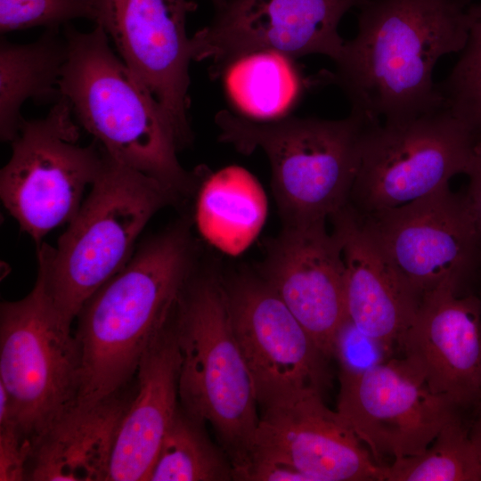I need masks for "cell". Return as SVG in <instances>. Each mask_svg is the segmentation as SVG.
I'll return each mask as SVG.
<instances>
[{"mask_svg": "<svg viewBox=\"0 0 481 481\" xmlns=\"http://www.w3.org/2000/svg\"><path fill=\"white\" fill-rule=\"evenodd\" d=\"M473 0H367L358 31L345 40L334 72L351 111L370 123L402 119L442 106L432 76L437 61L466 43Z\"/></svg>", "mask_w": 481, "mask_h": 481, "instance_id": "1", "label": "cell"}, {"mask_svg": "<svg viewBox=\"0 0 481 481\" xmlns=\"http://www.w3.org/2000/svg\"><path fill=\"white\" fill-rule=\"evenodd\" d=\"M194 264L189 227L178 224L143 242L85 303L74 333L81 360L77 404H94L134 382L143 352L169 320Z\"/></svg>", "mask_w": 481, "mask_h": 481, "instance_id": "2", "label": "cell"}, {"mask_svg": "<svg viewBox=\"0 0 481 481\" xmlns=\"http://www.w3.org/2000/svg\"><path fill=\"white\" fill-rule=\"evenodd\" d=\"M68 57L59 81L73 117L114 159L158 181L179 201L197 191L204 167L180 164L183 145L151 94L110 45L100 25L63 27Z\"/></svg>", "mask_w": 481, "mask_h": 481, "instance_id": "3", "label": "cell"}, {"mask_svg": "<svg viewBox=\"0 0 481 481\" xmlns=\"http://www.w3.org/2000/svg\"><path fill=\"white\" fill-rule=\"evenodd\" d=\"M173 322L181 356V406L213 427L232 464L233 479L242 480L260 418L225 285L216 276H196L193 272L179 296Z\"/></svg>", "mask_w": 481, "mask_h": 481, "instance_id": "4", "label": "cell"}, {"mask_svg": "<svg viewBox=\"0 0 481 481\" xmlns=\"http://www.w3.org/2000/svg\"><path fill=\"white\" fill-rule=\"evenodd\" d=\"M177 201L158 181L103 150L100 174L57 246H38L37 279L68 322L126 265L151 218Z\"/></svg>", "mask_w": 481, "mask_h": 481, "instance_id": "5", "label": "cell"}, {"mask_svg": "<svg viewBox=\"0 0 481 481\" xmlns=\"http://www.w3.org/2000/svg\"><path fill=\"white\" fill-rule=\"evenodd\" d=\"M215 122L219 141L239 152L267 156L272 187L284 224L331 217L349 203L361 142L370 122L350 111L342 119L286 116L257 121L227 110Z\"/></svg>", "mask_w": 481, "mask_h": 481, "instance_id": "6", "label": "cell"}, {"mask_svg": "<svg viewBox=\"0 0 481 481\" xmlns=\"http://www.w3.org/2000/svg\"><path fill=\"white\" fill-rule=\"evenodd\" d=\"M477 136L441 106L370 123L361 142L349 205L367 215L419 200L466 174Z\"/></svg>", "mask_w": 481, "mask_h": 481, "instance_id": "7", "label": "cell"}, {"mask_svg": "<svg viewBox=\"0 0 481 481\" xmlns=\"http://www.w3.org/2000/svg\"><path fill=\"white\" fill-rule=\"evenodd\" d=\"M0 385L12 417L32 443L77 404L81 360L71 323L37 278L23 298L0 306Z\"/></svg>", "mask_w": 481, "mask_h": 481, "instance_id": "8", "label": "cell"}, {"mask_svg": "<svg viewBox=\"0 0 481 481\" xmlns=\"http://www.w3.org/2000/svg\"><path fill=\"white\" fill-rule=\"evenodd\" d=\"M61 96L45 118L24 120L0 172V196L20 229L36 242L77 213L84 191L103 163L98 143L77 144L78 126Z\"/></svg>", "mask_w": 481, "mask_h": 481, "instance_id": "9", "label": "cell"}, {"mask_svg": "<svg viewBox=\"0 0 481 481\" xmlns=\"http://www.w3.org/2000/svg\"><path fill=\"white\" fill-rule=\"evenodd\" d=\"M357 214L420 300L441 287L463 290L481 259L466 193L450 184L399 207Z\"/></svg>", "mask_w": 481, "mask_h": 481, "instance_id": "10", "label": "cell"}, {"mask_svg": "<svg viewBox=\"0 0 481 481\" xmlns=\"http://www.w3.org/2000/svg\"><path fill=\"white\" fill-rule=\"evenodd\" d=\"M337 412L379 465L421 453L462 412L431 389L406 355L360 371L340 370Z\"/></svg>", "mask_w": 481, "mask_h": 481, "instance_id": "11", "label": "cell"}, {"mask_svg": "<svg viewBox=\"0 0 481 481\" xmlns=\"http://www.w3.org/2000/svg\"><path fill=\"white\" fill-rule=\"evenodd\" d=\"M366 1L227 0L190 38L192 59L211 61V77L230 61L261 50L294 60L322 54L334 61L345 42L338 33L341 19Z\"/></svg>", "mask_w": 481, "mask_h": 481, "instance_id": "12", "label": "cell"}, {"mask_svg": "<svg viewBox=\"0 0 481 481\" xmlns=\"http://www.w3.org/2000/svg\"><path fill=\"white\" fill-rule=\"evenodd\" d=\"M192 0H98L95 25L115 45L138 82L151 94L187 147L191 55L186 32Z\"/></svg>", "mask_w": 481, "mask_h": 481, "instance_id": "13", "label": "cell"}, {"mask_svg": "<svg viewBox=\"0 0 481 481\" xmlns=\"http://www.w3.org/2000/svg\"><path fill=\"white\" fill-rule=\"evenodd\" d=\"M238 344L262 408L306 390L322 389L328 358L262 278L243 276L226 287Z\"/></svg>", "mask_w": 481, "mask_h": 481, "instance_id": "14", "label": "cell"}, {"mask_svg": "<svg viewBox=\"0 0 481 481\" xmlns=\"http://www.w3.org/2000/svg\"><path fill=\"white\" fill-rule=\"evenodd\" d=\"M263 410L250 463L281 462L310 481L383 480L385 465L375 461L337 410L324 404L321 391L306 389Z\"/></svg>", "mask_w": 481, "mask_h": 481, "instance_id": "15", "label": "cell"}, {"mask_svg": "<svg viewBox=\"0 0 481 481\" xmlns=\"http://www.w3.org/2000/svg\"><path fill=\"white\" fill-rule=\"evenodd\" d=\"M273 288L323 355L333 356L346 320L341 244L325 221L284 224L263 265Z\"/></svg>", "mask_w": 481, "mask_h": 481, "instance_id": "16", "label": "cell"}, {"mask_svg": "<svg viewBox=\"0 0 481 481\" xmlns=\"http://www.w3.org/2000/svg\"><path fill=\"white\" fill-rule=\"evenodd\" d=\"M400 349L461 411L481 406V299L441 287L420 300Z\"/></svg>", "mask_w": 481, "mask_h": 481, "instance_id": "17", "label": "cell"}, {"mask_svg": "<svg viewBox=\"0 0 481 481\" xmlns=\"http://www.w3.org/2000/svg\"><path fill=\"white\" fill-rule=\"evenodd\" d=\"M330 218L342 248L347 318L392 351L399 348L420 298L349 204Z\"/></svg>", "mask_w": 481, "mask_h": 481, "instance_id": "18", "label": "cell"}, {"mask_svg": "<svg viewBox=\"0 0 481 481\" xmlns=\"http://www.w3.org/2000/svg\"><path fill=\"white\" fill-rule=\"evenodd\" d=\"M173 314L139 362L135 392L117 432L108 481H148L176 414L181 356Z\"/></svg>", "mask_w": 481, "mask_h": 481, "instance_id": "19", "label": "cell"}, {"mask_svg": "<svg viewBox=\"0 0 481 481\" xmlns=\"http://www.w3.org/2000/svg\"><path fill=\"white\" fill-rule=\"evenodd\" d=\"M135 392L127 387L91 404H76L33 443L26 480L108 481L117 432Z\"/></svg>", "mask_w": 481, "mask_h": 481, "instance_id": "20", "label": "cell"}, {"mask_svg": "<svg viewBox=\"0 0 481 481\" xmlns=\"http://www.w3.org/2000/svg\"><path fill=\"white\" fill-rule=\"evenodd\" d=\"M196 227L210 245L237 256L258 236L268 203L258 180L247 169L229 166L202 177L196 191Z\"/></svg>", "mask_w": 481, "mask_h": 481, "instance_id": "21", "label": "cell"}, {"mask_svg": "<svg viewBox=\"0 0 481 481\" xmlns=\"http://www.w3.org/2000/svg\"><path fill=\"white\" fill-rule=\"evenodd\" d=\"M68 57V45L60 29H47L35 41L17 44L0 40V136L12 142L25 118L21 107L58 101L59 81Z\"/></svg>", "mask_w": 481, "mask_h": 481, "instance_id": "22", "label": "cell"}, {"mask_svg": "<svg viewBox=\"0 0 481 481\" xmlns=\"http://www.w3.org/2000/svg\"><path fill=\"white\" fill-rule=\"evenodd\" d=\"M219 76L239 114L257 121L289 116L304 89L317 82L304 78L294 59L273 50L240 55L225 64Z\"/></svg>", "mask_w": 481, "mask_h": 481, "instance_id": "23", "label": "cell"}, {"mask_svg": "<svg viewBox=\"0 0 481 481\" xmlns=\"http://www.w3.org/2000/svg\"><path fill=\"white\" fill-rule=\"evenodd\" d=\"M181 405L166 433L148 481H221L233 478L232 464Z\"/></svg>", "mask_w": 481, "mask_h": 481, "instance_id": "24", "label": "cell"}, {"mask_svg": "<svg viewBox=\"0 0 481 481\" xmlns=\"http://www.w3.org/2000/svg\"><path fill=\"white\" fill-rule=\"evenodd\" d=\"M462 412L452 417L420 454L384 466V481H480L481 458Z\"/></svg>", "mask_w": 481, "mask_h": 481, "instance_id": "25", "label": "cell"}, {"mask_svg": "<svg viewBox=\"0 0 481 481\" xmlns=\"http://www.w3.org/2000/svg\"><path fill=\"white\" fill-rule=\"evenodd\" d=\"M450 74L437 89L442 106L481 135V4L469 11L468 37Z\"/></svg>", "mask_w": 481, "mask_h": 481, "instance_id": "26", "label": "cell"}, {"mask_svg": "<svg viewBox=\"0 0 481 481\" xmlns=\"http://www.w3.org/2000/svg\"><path fill=\"white\" fill-rule=\"evenodd\" d=\"M97 6L98 0H0V31L60 29L78 19L95 23Z\"/></svg>", "mask_w": 481, "mask_h": 481, "instance_id": "27", "label": "cell"}, {"mask_svg": "<svg viewBox=\"0 0 481 481\" xmlns=\"http://www.w3.org/2000/svg\"><path fill=\"white\" fill-rule=\"evenodd\" d=\"M32 443L12 417L8 396L0 387V480H26Z\"/></svg>", "mask_w": 481, "mask_h": 481, "instance_id": "28", "label": "cell"}, {"mask_svg": "<svg viewBox=\"0 0 481 481\" xmlns=\"http://www.w3.org/2000/svg\"><path fill=\"white\" fill-rule=\"evenodd\" d=\"M392 350L361 331L348 318L338 330L333 355L340 370L360 371L391 358Z\"/></svg>", "mask_w": 481, "mask_h": 481, "instance_id": "29", "label": "cell"}, {"mask_svg": "<svg viewBox=\"0 0 481 481\" xmlns=\"http://www.w3.org/2000/svg\"><path fill=\"white\" fill-rule=\"evenodd\" d=\"M466 175L469 176V185L465 193L481 240V135L477 139Z\"/></svg>", "mask_w": 481, "mask_h": 481, "instance_id": "30", "label": "cell"}, {"mask_svg": "<svg viewBox=\"0 0 481 481\" xmlns=\"http://www.w3.org/2000/svg\"><path fill=\"white\" fill-rule=\"evenodd\" d=\"M470 436L481 458V414H476L475 420L470 425Z\"/></svg>", "mask_w": 481, "mask_h": 481, "instance_id": "31", "label": "cell"}, {"mask_svg": "<svg viewBox=\"0 0 481 481\" xmlns=\"http://www.w3.org/2000/svg\"><path fill=\"white\" fill-rule=\"evenodd\" d=\"M215 7V9H217L221 7L227 0H210Z\"/></svg>", "mask_w": 481, "mask_h": 481, "instance_id": "32", "label": "cell"}, {"mask_svg": "<svg viewBox=\"0 0 481 481\" xmlns=\"http://www.w3.org/2000/svg\"><path fill=\"white\" fill-rule=\"evenodd\" d=\"M480 299H481V295H480ZM477 414H481V406H480L479 409L477 411Z\"/></svg>", "mask_w": 481, "mask_h": 481, "instance_id": "33", "label": "cell"}]
</instances>
